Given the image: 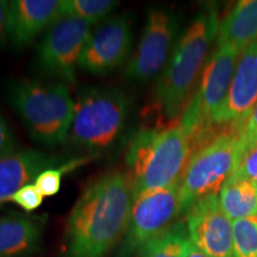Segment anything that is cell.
I'll use <instances>...</instances> for the list:
<instances>
[{"instance_id": "1", "label": "cell", "mask_w": 257, "mask_h": 257, "mask_svg": "<svg viewBox=\"0 0 257 257\" xmlns=\"http://www.w3.org/2000/svg\"><path fill=\"white\" fill-rule=\"evenodd\" d=\"M134 204L131 180L112 170L93 181L67 220V257H105L123 239Z\"/></svg>"}, {"instance_id": "2", "label": "cell", "mask_w": 257, "mask_h": 257, "mask_svg": "<svg viewBox=\"0 0 257 257\" xmlns=\"http://www.w3.org/2000/svg\"><path fill=\"white\" fill-rule=\"evenodd\" d=\"M216 5L208 4L176 42L154 89L153 107L161 118L157 126L180 121L201 75L208 49L219 32Z\"/></svg>"}, {"instance_id": "3", "label": "cell", "mask_w": 257, "mask_h": 257, "mask_svg": "<svg viewBox=\"0 0 257 257\" xmlns=\"http://www.w3.org/2000/svg\"><path fill=\"white\" fill-rule=\"evenodd\" d=\"M192 152V141L180 121L141 128L125 154L134 198L178 184Z\"/></svg>"}, {"instance_id": "4", "label": "cell", "mask_w": 257, "mask_h": 257, "mask_svg": "<svg viewBox=\"0 0 257 257\" xmlns=\"http://www.w3.org/2000/svg\"><path fill=\"white\" fill-rule=\"evenodd\" d=\"M6 99L32 140L47 147L67 142L75 104L68 85L17 80L9 86Z\"/></svg>"}, {"instance_id": "5", "label": "cell", "mask_w": 257, "mask_h": 257, "mask_svg": "<svg viewBox=\"0 0 257 257\" xmlns=\"http://www.w3.org/2000/svg\"><path fill=\"white\" fill-rule=\"evenodd\" d=\"M67 142L92 156L111 149L126 127L131 99L119 88H83L74 100Z\"/></svg>"}, {"instance_id": "6", "label": "cell", "mask_w": 257, "mask_h": 257, "mask_svg": "<svg viewBox=\"0 0 257 257\" xmlns=\"http://www.w3.org/2000/svg\"><path fill=\"white\" fill-rule=\"evenodd\" d=\"M244 154L240 133L232 125L224 126L193 150L180 179L184 214L194 202L219 193L224 182L238 168Z\"/></svg>"}, {"instance_id": "7", "label": "cell", "mask_w": 257, "mask_h": 257, "mask_svg": "<svg viewBox=\"0 0 257 257\" xmlns=\"http://www.w3.org/2000/svg\"><path fill=\"white\" fill-rule=\"evenodd\" d=\"M240 51L218 46L202 69L197 91L193 93L180 118V124L192 141L193 150L219 133L214 119L229 93Z\"/></svg>"}, {"instance_id": "8", "label": "cell", "mask_w": 257, "mask_h": 257, "mask_svg": "<svg viewBox=\"0 0 257 257\" xmlns=\"http://www.w3.org/2000/svg\"><path fill=\"white\" fill-rule=\"evenodd\" d=\"M184 214L180 181L168 188L147 192L134 198L126 232L117 257H134L150 240L168 230Z\"/></svg>"}, {"instance_id": "9", "label": "cell", "mask_w": 257, "mask_h": 257, "mask_svg": "<svg viewBox=\"0 0 257 257\" xmlns=\"http://www.w3.org/2000/svg\"><path fill=\"white\" fill-rule=\"evenodd\" d=\"M91 27L81 19H57L37 44L36 66L40 72L66 85L75 83L76 69Z\"/></svg>"}, {"instance_id": "10", "label": "cell", "mask_w": 257, "mask_h": 257, "mask_svg": "<svg viewBox=\"0 0 257 257\" xmlns=\"http://www.w3.org/2000/svg\"><path fill=\"white\" fill-rule=\"evenodd\" d=\"M179 25V16L170 10H150L138 46L125 67V75L140 82L155 78L174 49Z\"/></svg>"}, {"instance_id": "11", "label": "cell", "mask_w": 257, "mask_h": 257, "mask_svg": "<svg viewBox=\"0 0 257 257\" xmlns=\"http://www.w3.org/2000/svg\"><path fill=\"white\" fill-rule=\"evenodd\" d=\"M133 41L130 14L107 18L89 35L80 57L79 69L92 75H107L126 62Z\"/></svg>"}, {"instance_id": "12", "label": "cell", "mask_w": 257, "mask_h": 257, "mask_svg": "<svg viewBox=\"0 0 257 257\" xmlns=\"http://www.w3.org/2000/svg\"><path fill=\"white\" fill-rule=\"evenodd\" d=\"M189 239L207 257H232V220L224 213L218 194L200 199L185 212Z\"/></svg>"}, {"instance_id": "13", "label": "cell", "mask_w": 257, "mask_h": 257, "mask_svg": "<svg viewBox=\"0 0 257 257\" xmlns=\"http://www.w3.org/2000/svg\"><path fill=\"white\" fill-rule=\"evenodd\" d=\"M257 102V41L239 54L225 102L214 119V126L232 125L242 133Z\"/></svg>"}, {"instance_id": "14", "label": "cell", "mask_w": 257, "mask_h": 257, "mask_svg": "<svg viewBox=\"0 0 257 257\" xmlns=\"http://www.w3.org/2000/svg\"><path fill=\"white\" fill-rule=\"evenodd\" d=\"M59 0H12L9 6L8 38L16 47L31 43L60 18Z\"/></svg>"}, {"instance_id": "15", "label": "cell", "mask_w": 257, "mask_h": 257, "mask_svg": "<svg viewBox=\"0 0 257 257\" xmlns=\"http://www.w3.org/2000/svg\"><path fill=\"white\" fill-rule=\"evenodd\" d=\"M60 157L40 150H16L0 159V205L10 201L19 189L34 184L44 170L59 167ZM66 162V161H64ZM63 163V162H62Z\"/></svg>"}, {"instance_id": "16", "label": "cell", "mask_w": 257, "mask_h": 257, "mask_svg": "<svg viewBox=\"0 0 257 257\" xmlns=\"http://www.w3.org/2000/svg\"><path fill=\"white\" fill-rule=\"evenodd\" d=\"M257 41V0H242L219 24L217 44L242 51Z\"/></svg>"}, {"instance_id": "17", "label": "cell", "mask_w": 257, "mask_h": 257, "mask_svg": "<svg viewBox=\"0 0 257 257\" xmlns=\"http://www.w3.org/2000/svg\"><path fill=\"white\" fill-rule=\"evenodd\" d=\"M40 224L28 217H0V257L31 253L41 239Z\"/></svg>"}, {"instance_id": "18", "label": "cell", "mask_w": 257, "mask_h": 257, "mask_svg": "<svg viewBox=\"0 0 257 257\" xmlns=\"http://www.w3.org/2000/svg\"><path fill=\"white\" fill-rule=\"evenodd\" d=\"M218 197L224 213L232 221L257 218V182L231 175L221 186Z\"/></svg>"}, {"instance_id": "19", "label": "cell", "mask_w": 257, "mask_h": 257, "mask_svg": "<svg viewBox=\"0 0 257 257\" xmlns=\"http://www.w3.org/2000/svg\"><path fill=\"white\" fill-rule=\"evenodd\" d=\"M189 234L187 225L182 220L150 240L141 250V257H186L189 245Z\"/></svg>"}, {"instance_id": "20", "label": "cell", "mask_w": 257, "mask_h": 257, "mask_svg": "<svg viewBox=\"0 0 257 257\" xmlns=\"http://www.w3.org/2000/svg\"><path fill=\"white\" fill-rule=\"evenodd\" d=\"M119 5L113 0H63L60 18H76L94 25L107 19V16Z\"/></svg>"}, {"instance_id": "21", "label": "cell", "mask_w": 257, "mask_h": 257, "mask_svg": "<svg viewBox=\"0 0 257 257\" xmlns=\"http://www.w3.org/2000/svg\"><path fill=\"white\" fill-rule=\"evenodd\" d=\"M232 257H257V218L232 221Z\"/></svg>"}, {"instance_id": "22", "label": "cell", "mask_w": 257, "mask_h": 257, "mask_svg": "<svg viewBox=\"0 0 257 257\" xmlns=\"http://www.w3.org/2000/svg\"><path fill=\"white\" fill-rule=\"evenodd\" d=\"M91 160L89 157H81V159H73L62 163L55 168H49L42 172L37 176L35 185L40 189L43 197H53L59 193L62 182V176L64 173H68L70 170L78 168V167L85 165Z\"/></svg>"}, {"instance_id": "23", "label": "cell", "mask_w": 257, "mask_h": 257, "mask_svg": "<svg viewBox=\"0 0 257 257\" xmlns=\"http://www.w3.org/2000/svg\"><path fill=\"white\" fill-rule=\"evenodd\" d=\"M43 194L34 182V184H29L19 189L10 201H14L24 211L32 212L41 206L42 202H43Z\"/></svg>"}, {"instance_id": "24", "label": "cell", "mask_w": 257, "mask_h": 257, "mask_svg": "<svg viewBox=\"0 0 257 257\" xmlns=\"http://www.w3.org/2000/svg\"><path fill=\"white\" fill-rule=\"evenodd\" d=\"M231 175L236 179L251 180L257 182V143L245 153L238 168Z\"/></svg>"}, {"instance_id": "25", "label": "cell", "mask_w": 257, "mask_h": 257, "mask_svg": "<svg viewBox=\"0 0 257 257\" xmlns=\"http://www.w3.org/2000/svg\"><path fill=\"white\" fill-rule=\"evenodd\" d=\"M240 138H242L244 152L245 153L257 142V102L245 121V126L240 133Z\"/></svg>"}, {"instance_id": "26", "label": "cell", "mask_w": 257, "mask_h": 257, "mask_svg": "<svg viewBox=\"0 0 257 257\" xmlns=\"http://www.w3.org/2000/svg\"><path fill=\"white\" fill-rule=\"evenodd\" d=\"M16 152V140L11 127L0 113V159Z\"/></svg>"}, {"instance_id": "27", "label": "cell", "mask_w": 257, "mask_h": 257, "mask_svg": "<svg viewBox=\"0 0 257 257\" xmlns=\"http://www.w3.org/2000/svg\"><path fill=\"white\" fill-rule=\"evenodd\" d=\"M10 2L0 0V44L8 37V18Z\"/></svg>"}, {"instance_id": "28", "label": "cell", "mask_w": 257, "mask_h": 257, "mask_svg": "<svg viewBox=\"0 0 257 257\" xmlns=\"http://www.w3.org/2000/svg\"><path fill=\"white\" fill-rule=\"evenodd\" d=\"M186 257H207L205 253H202L200 250H199L197 246L194 245L192 242H189L187 253H186Z\"/></svg>"}, {"instance_id": "29", "label": "cell", "mask_w": 257, "mask_h": 257, "mask_svg": "<svg viewBox=\"0 0 257 257\" xmlns=\"http://www.w3.org/2000/svg\"><path fill=\"white\" fill-rule=\"evenodd\" d=\"M256 143H257V142H256Z\"/></svg>"}]
</instances>
